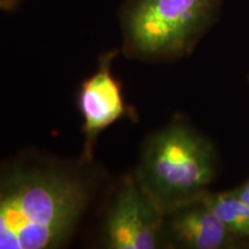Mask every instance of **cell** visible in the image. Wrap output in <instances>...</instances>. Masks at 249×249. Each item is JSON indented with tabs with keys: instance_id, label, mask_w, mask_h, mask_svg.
Instances as JSON below:
<instances>
[{
	"instance_id": "obj_1",
	"label": "cell",
	"mask_w": 249,
	"mask_h": 249,
	"mask_svg": "<svg viewBox=\"0 0 249 249\" xmlns=\"http://www.w3.org/2000/svg\"><path fill=\"white\" fill-rule=\"evenodd\" d=\"M102 183L79 157L36 151L0 161V249H58L71 244Z\"/></svg>"
},
{
	"instance_id": "obj_2",
	"label": "cell",
	"mask_w": 249,
	"mask_h": 249,
	"mask_svg": "<svg viewBox=\"0 0 249 249\" xmlns=\"http://www.w3.org/2000/svg\"><path fill=\"white\" fill-rule=\"evenodd\" d=\"M213 147L182 121H174L143 143L135 174L149 200L166 214L198 200L214 177Z\"/></svg>"
},
{
	"instance_id": "obj_3",
	"label": "cell",
	"mask_w": 249,
	"mask_h": 249,
	"mask_svg": "<svg viewBox=\"0 0 249 249\" xmlns=\"http://www.w3.org/2000/svg\"><path fill=\"white\" fill-rule=\"evenodd\" d=\"M217 0H126L121 52L144 61L181 57L209 23Z\"/></svg>"
},
{
	"instance_id": "obj_4",
	"label": "cell",
	"mask_w": 249,
	"mask_h": 249,
	"mask_svg": "<svg viewBox=\"0 0 249 249\" xmlns=\"http://www.w3.org/2000/svg\"><path fill=\"white\" fill-rule=\"evenodd\" d=\"M163 218L135 174H124L103 218L99 245L107 249L158 248L163 239Z\"/></svg>"
},
{
	"instance_id": "obj_5",
	"label": "cell",
	"mask_w": 249,
	"mask_h": 249,
	"mask_svg": "<svg viewBox=\"0 0 249 249\" xmlns=\"http://www.w3.org/2000/svg\"><path fill=\"white\" fill-rule=\"evenodd\" d=\"M119 50H108L101 54L97 67L81 83L76 95V105L82 117L81 132L83 149L80 157L93 161L95 147L99 135L121 119H136L132 105L126 102L123 85L112 71Z\"/></svg>"
},
{
	"instance_id": "obj_6",
	"label": "cell",
	"mask_w": 249,
	"mask_h": 249,
	"mask_svg": "<svg viewBox=\"0 0 249 249\" xmlns=\"http://www.w3.org/2000/svg\"><path fill=\"white\" fill-rule=\"evenodd\" d=\"M166 233L173 244L189 249H218L230 231L200 200L183 204L166 213Z\"/></svg>"
},
{
	"instance_id": "obj_7",
	"label": "cell",
	"mask_w": 249,
	"mask_h": 249,
	"mask_svg": "<svg viewBox=\"0 0 249 249\" xmlns=\"http://www.w3.org/2000/svg\"><path fill=\"white\" fill-rule=\"evenodd\" d=\"M232 233L249 235V207L234 194H203L198 198Z\"/></svg>"
},
{
	"instance_id": "obj_8",
	"label": "cell",
	"mask_w": 249,
	"mask_h": 249,
	"mask_svg": "<svg viewBox=\"0 0 249 249\" xmlns=\"http://www.w3.org/2000/svg\"><path fill=\"white\" fill-rule=\"evenodd\" d=\"M24 0H0V9L1 11H14L20 6Z\"/></svg>"
},
{
	"instance_id": "obj_9",
	"label": "cell",
	"mask_w": 249,
	"mask_h": 249,
	"mask_svg": "<svg viewBox=\"0 0 249 249\" xmlns=\"http://www.w3.org/2000/svg\"><path fill=\"white\" fill-rule=\"evenodd\" d=\"M234 194L249 207V181L246 185L240 187V188L234 191Z\"/></svg>"
}]
</instances>
